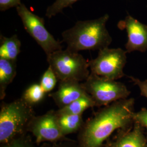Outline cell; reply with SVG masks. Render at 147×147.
<instances>
[{
	"instance_id": "6",
	"label": "cell",
	"mask_w": 147,
	"mask_h": 147,
	"mask_svg": "<svg viewBox=\"0 0 147 147\" xmlns=\"http://www.w3.org/2000/svg\"><path fill=\"white\" fill-rule=\"evenodd\" d=\"M16 10L25 30L41 47L47 56L62 50L61 42L57 40L46 28L44 18L34 14L22 3L16 7Z\"/></svg>"
},
{
	"instance_id": "23",
	"label": "cell",
	"mask_w": 147,
	"mask_h": 147,
	"mask_svg": "<svg viewBox=\"0 0 147 147\" xmlns=\"http://www.w3.org/2000/svg\"><path fill=\"white\" fill-rule=\"evenodd\" d=\"M134 84L138 86L141 91V94L147 98V80L141 81L140 79L135 78L132 76H129Z\"/></svg>"
},
{
	"instance_id": "5",
	"label": "cell",
	"mask_w": 147,
	"mask_h": 147,
	"mask_svg": "<svg viewBox=\"0 0 147 147\" xmlns=\"http://www.w3.org/2000/svg\"><path fill=\"white\" fill-rule=\"evenodd\" d=\"M81 84L94 101L95 106H106L116 101L127 99L130 94L124 84L101 78L91 72Z\"/></svg>"
},
{
	"instance_id": "15",
	"label": "cell",
	"mask_w": 147,
	"mask_h": 147,
	"mask_svg": "<svg viewBox=\"0 0 147 147\" xmlns=\"http://www.w3.org/2000/svg\"><path fill=\"white\" fill-rule=\"evenodd\" d=\"M57 115L59 125L64 136L81 129L84 124L82 115L57 114Z\"/></svg>"
},
{
	"instance_id": "20",
	"label": "cell",
	"mask_w": 147,
	"mask_h": 147,
	"mask_svg": "<svg viewBox=\"0 0 147 147\" xmlns=\"http://www.w3.org/2000/svg\"><path fill=\"white\" fill-rule=\"evenodd\" d=\"M40 147H79V146L78 143L64 138L57 142L43 143Z\"/></svg>"
},
{
	"instance_id": "9",
	"label": "cell",
	"mask_w": 147,
	"mask_h": 147,
	"mask_svg": "<svg viewBox=\"0 0 147 147\" xmlns=\"http://www.w3.org/2000/svg\"><path fill=\"white\" fill-rule=\"evenodd\" d=\"M120 28H125L127 34L125 44L126 53L133 51L145 52L147 51V25L137 19L127 16L118 24Z\"/></svg>"
},
{
	"instance_id": "11",
	"label": "cell",
	"mask_w": 147,
	"mask_h": 147,
	"mask_svg": "<svg viewBox=\"0 0 147 147\" xmlns=\"http://www.w3.org/2000/svg\"><path fill=\"white\" fill-rule=\"evenodd\" d=\"M16 75V61L0 58V99L6 95V89Z\"/></svg>"
},
{
	"instance_id": "8",
	"label": "cell",
	"mask_w": 147,
	"mask_h": 147,
	"mask_svg": "<svg viewBox=\"0 0 147 147\" xmlns=\"http://www.w3.org/2000/svg\"><path fill=\"white\" fill-rule=\"evenodd\" d=\"M27 130L35 137L37 145L44 142H54L64 138L58 124L56 111H50L47 113L33 117L28 125Z\"/></svg>"
},
{
	"instance_id": "24",
	"label": "cell",
	"mask_w": 147,
	"mask_h": 147,
	"mask_svg": "<svg viewBox=\"0 0 147 147\" xmlns=\"http://www.w3.org/2000/svg\"><path fill=\"white\" fill-rule=\"evenodd\" d=\"M113 147V145H112V144H111V146H108V147Z\"/></svg>"
},
{
	"instance_id": "18",
	"label": "cell",
	"mask_w": 147,
	"mask_h": 147,
	"mask_svg": "<svg viewBox=\"0 0 147 147\" xmlns=\"http://www.w3.org/2000/svg\"><path fill=\"white\" fill-rule=\"evenodd\" d=\"M57 78L53 69L50 67L43 74L40 84L45 93L51 91L55 87Z\"/></svg>"
},
{
	"instance_id": "16",
	"label": "cell",
	"mask_w": 147,
	"mask_h": 147,
	"mask_svg": "<svg viewBox=\"0 0 147 147\" xmlns=\"http://www.w3.org/2000/svg\"><path fill=\"white\" fill-rule=\"evenodd\" d=\"M45 92L40 84H33L24 93L22 98L30 105L36 104L42 100Z\"/></svg>"
},
{
	"instance_id": "2",
	"label": "cell",
	"mask_w": 147,
	"mask_h": 147,
	"mask_svg": "<svg viewBox=\"0 0 147 147\" xmlns=\"http://www.w3.org/2000/svg\"><path fill=\"white\" fill-rule=\"evenodd\" d=\"M109 19L106 14L96 19L77 21L73 27L62 33V42L67 44V49L79 53L109 47L112 42L106 27Z\"/></svg>"
},
{
	"instance_id": "17",
	"label": "cell",
	"mask_w": 147,
	"mask_h": 147,
	"mask_svg": "<svg viewBox=\"0 0 147 147\" xmlns=\"http://www.w3.org/2000/svg\"><path fill=\"white\" fill-rule=\"evenodd\" d=\"M78 1L79 0H56L51 5L47 7L45 16L50 19L59 13H62L64 9L71 6Z\"/></svg>"
},
{
	"instance_id": "14",
	"label": "cell",
	"mask_w": 147,
	"mask_h": 147,
	"mask_svg": "<svg viewBox=\"0 0 147 147\" xmlns=\"http://www.w3.org/2000/svg\"><path fill=\"white\" fill-rule=\"evenodd\" d=\"M94 106H95L94 101L87 94L56 112L58 115H82L84 111Z\"/></svg>"
},
{
	"instance_id": "10",
	"label": "cell",
	"mask_w": 147,
	"mask_h": 147,
	"mask_svg": "<svg viewBox=\"0 0 147 147\" xmlns=\"http://www.w3.org/2000/svg\"><path fill=\"white\" fill-rule=\"evenodd\" d=\"M87 94L80 82L63 81H59L57 90L50 94L49 96L61 109Z\"/></svg>"
},
{
	"instance_id": "22",
	"label": "cell",
	"mask_w": 147,
	"mask_h": 147,
	"mask_svg": "<svg viewBox=\"0 0 147 147\" xmlns=\"http://www.w3.org/2000/svg\"><path fill=\"white\" fill-rule=\"evenodd\" d=\"M21 0H0V11H5L21 4Z\"/></svg>"
},
{
	"instance_id": "21",
	"label": "cell",
	"mask_w": 147,
	"mask_h": 147,
	"mask_svg": "<svg viewBox=\"0 0 147 147\" xmlns=\"http://www.w3.org/2000/svg\"><path fill=\"white\" fill-rule=\"evenodd\" d=\"M133 119L140 125L144 126L147 130V110L142 109L139 112L134 114Z\"/></svg>"
},
{
	"instance_id": "4",
	"label": "cell",
	"mask_w": 147,
	"mask_h": 147,
	"mask_svg": "<svg viewBox=\"0 0 147 147\" xmlns=\"http://www.w3.org/2000/svg\"><path fill=\"white\" fill-rule=\"evenodd\" d=\"M47 59L59 81H85L90 73L89 62L79 53L67 49L48 55Z\"/></svg>"
},
{
	"instance_id": "7",
	"label": "cell",
	"mask_w": 147,
	"mask_h": 147,
	"mask_svg": "<svg viewBox=\"0 0 147 147\" xmlns=\"http://www.w3.org/2000/svg\"><path fill=\"white\" fill-rule=\"evenodd\" d=\"M126 51L121 48L106 47L99 50L98 56L89 61L91 73L105 78L117 80L123 77L126 63Z\"/></svg>"
},
{
	"instance_id": "19",
	"label": "cell",
	"mask_w": 147,
	"mask_h": 147,
	"mask_svg": "<svg viewBox=\"0 0 147 147\" xmlns=\"http://www.w3.org/2000/svg\"><path fill=\"white\" fill-rule=\"evenodd\" d=\"M1 147H36L31 138L25 134L18 137L8 143L2 144Z\"/></svg>"
},
{
	"instance_id": "12",
	"label": "cell",
	"mask_w": 147,
	"mask_h": 147,
	"mask_svg": "<svg viewBox=\"0 0 147 147\" xmlns=\"http://www.w3.org/2000/svg\"><path fill=\"white\" fill-rule=\"evenodd\" d=\"M112 145L113 147H146V139L140 124L136 123L131 131L120 137Z\"/></svg>"
},
{
	"instance_id": "1",
	"label": "cell",
	"mask_w": 147,
	"mask_h": 147,
	"mask_svg": "<svg viewBox=\"0 0 147 147\" xmlns=\"http://www.w3.org/2000/svg\"><path fill=\"white\" fill-rule=\"evenodd\" d=\"M134 99L118 100L98 111L80 129L79 147H102L117 129L128 125L134 117Z\"/></svg>"
},
{
	"instance_id": "3",
	"label": "cell",
	"mask_w": 147,
	"mask_h": 147,
	"mask_svg": "<svg viewBox=\"0 0 147 147\" xmlns=\"http://www.w3.org/2000/svg\"><path fill=\"white\" fill-rule=\"evenodd\" d=\"M34 117L32 105L22 98L3 102L0 111V142L4 144L25 134Z\"/></svg>"
},
{
	"instance_id": "13",
	"label": "cell",
	"mask_w": 147,
	"mask_h": 147,
	"mask_svg": "<svg viewBox=\"0 0 147 147\" xmlns=\"http://www.w3.org/2000/svg\"><path fill=\"white\" fill-rule=\"evenodd\" d=\"M21 42L16 34L6 37L1 34L0 36V58L16 61L20 53Z\"/></svg>"
}]
</instances>
